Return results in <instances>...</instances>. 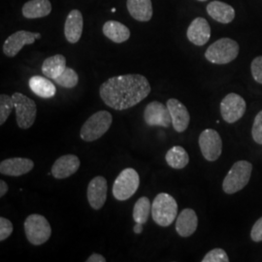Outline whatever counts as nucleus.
<instances>
[{
  "label": "nucleus",
  "mask_w": 262,
  "mask_h": 262,
  "mask_svg": "<svg viewBox=\"0 0 262 262\" xmlns=\"http://www.w3.org/2000/svg\"><path fill=\"white\" fill-rule=\"evenodd\" d=\"M229 258L223 249H214L204 256L202 262H228Z\"/></svg>",
  "instance_id": "obj_30"
},
{
  "label": "nucleus",
  "mask_w": 262,
  "mask_h": 262,
  "mask_svg": "<svg viewBox=\"0 0 262 262\" xmlns=\"http://www.w3.org/2000/svg\"><path fill=\"white\" fill-rule=\"evenodd\" d=\"M253 165L246 160L237 161L227 173L223 183L225 193L233 194L246 187L250 181Z\"/></svg>",
  "instance_id": "obj_4"
},
{
  "label": "nucleus",
  "mask_w": 262,
  "mask_h": 262,
  "mask_svg": "<svg viewBox=\"0 0 262 262\" xmlns=\"http://www.w3.org/2000/svg\"><path fill=\"white\" fill-rule=\"evenodd\" d=\"M151 88L146 77L140 74L116 76L100 85L99 94L104 103L117 111H123L140 103Z\"/></svg>",
  "instance_id": "obj_1"
},
{
  "label": "nucleus",
  "mask_w": 262,
  "mask_h": 262,
  "mask_svg": "<svg viewBox=\"0 0 262 262\" xmlns=\"http://www.w3.org/2000/svg\"><path fill=\"white\" fill-rule=\"evenodd\" d=\"M252 133L253 140L262 145V111L258 113L254 119Z\"/></svg>",
  "instance_id": "obj_32"
},
{
  "label": "nucleus",
  "mask_w": 262,
  "mask_h": 262,
  "mask_svg": "<svg viewBox=\"0 0 262 262\" xmlns=\"http://www.w3.org/2000/svg\"><path fill=\"white\" fill-rule=\"evenodd\" d=\"M23 15L27 19H39L47 17L52 12L50 0H29L23 6Z\"/></svg>",
  "instance_id": "obj_21"
},
{
  "label": "nucleus",
  "mask_w": 262,
  "mask_h": 262,
  "mask_svg": "<svg viewBox=\"0 0 262 262\" xmlns=\"http://www.w3.org/2000/svg\"><path fill=\"white\" fill-rule=\"evenodd\" d=\"M187 39L196 46L205 45L211 37V28L204 18H196L187 28Z\"/></svg>",
  "instance_id": "obj_17"
},
{
  "label": "nucleus",
  "mask_w": 262,
  "mask_h": 262,
  "mask_svg": "<svg viewBox=\"0 0 262 262\" xmlns=\"http://www.w3.org/2000/svg\"><path fill=\"white\" fill-rule=\"evenodd\" d=\"M143 225H144L136 223V225H134V227H133V231H134L135 234H141L143 232V229H144Z\"/></svg>",
  "instance_id": "obj_37"
},
{
  "label": "nucleus",
  "mask_w": 262,
  "mask_h": 262,
  "mask_svg": "<svg viewBox=\"0 0 262 262\" xmlns=\"http://www.w3.org/2000/svg\"><path fill=\"white\" fill-rule=\"evenodd\" d=\"M9 187L7 185V183L3 180L0 181V197H3L7 192H8Z\"/></svg>",
  "instance_id": "obj_36"
},
{
  "label": "nucleus",
  "mask_w": 262,
  "mask_h": 262,
  "mask_svg": "<svg viewBox=\"0 0 262 262\" xmlns=\"http://www.w3.org/2000/svg\"><path fill=\"white\" fill-rule=\"evenodd\" d=\"M29 89L42 98H52L56 95V88L49 79L42 76H33L28 81Z\"/></svg>",
  "instance_id": "obj_24"
},
{
  "label": "nucleus",
  "mask_w": 262,
  "mask_h": 262,
  "mask_svg": "<svg viewBox=\"0 0 262 262\" xmlns=\"http://www.w3.org/2000/svg\"><path fill=\"white\" fill-rule=\"evenodd\" d=\"M144 121L149 126L169 127L172 123V119L167 105L159 101H152L148 104L144 111Z\"/></svg>",
  "instance_id": "obj_12"
},
{
  "label": "nucleus",
  "mask_w": 262,
  "mask_h": 262,
  "mask_svg": "<svg viewBox=\"0 0 262 262\" xmlns=\"http://www.w3.org/2000/svg\"><path fill=\"white\" fill-rule=\"evenodd\" d=\"M34 167L33 160L25 158L4 159L0 163V173L5 176L19 177L28 174Z\"/></svg>",
  "instance_id": "obj_14"
},
{
  "label": "nucleus",
  "mask_w": 262,
  "mask_h": 262,
  "mask_svg": "<svg viewBox=\"0 0 262 262\" xmlns=\"http://www.w3.org/2000/svg\"><path fill=\"white\" fill-rule=\"evenodd\" d=\"M56 84L66 89H73L78 84L79 76L70 67H66L64 71L54 80Z\"/></svg>",
  "instance_id": "obj_28"
},
{
  "label": "nucleus",
  "mask_w": 262,
  "mask_h": 262,
  "mask_svg": "<svg viewBox=\"0 0 262 262\" xmlns=\"http://www.w3.org/2000/svg\"><path fill=\"white\" fill-rule=\"evenodd\" d=\"M199 147L203 157L209 161H215L222 155L223 141L217 131L208 128L199 136Z\"/></svg>",
  "instance_id": "obj_9"
},
{
  "label": "nucleus",
  "mask_w": 262,
  "mask_h": 262,
  "mask_svg": "<svg viewBox=\"0 0 262 262\" xmlns=\"http://www.w3.org/2000/svg\"><path fill=\"white\" fill-rule=\"evenodd\" d=\"M198 1H206V0H198Z\"/></svg>",
  "instance_id": "obj_38"
},
{
  "label": "nucleus",
  "mask_w": 262,
  "mask_h": 262,
  "mask_svg": "<svg viewBox=\"0 0 262 262\" xmlns=\"http://www.w3.org/2000/svg\"><path fill=\"white\" fill-rule=\"evenodd\" d=\"M25 232L29 243L40 246L50 239L52 227L44 215L32 214L25 221Z\"/></svg>",
  "instance_id": "obj_7"
},
{
  "label": "nucleus",
  "mask_w": 262,
  "mask_h": 262,
  "mask_svg": "<svg viewBox=\"0 0 262 262\" xmlns=\"http://www.w3.org/2000/svg\"><path fill=\"white\" fill-rule=\"evenodd\" d=\"M108 184L102 176L94 177L88 186L86 197L89 204L94 210H100L107 199Z\"/></svg>",
  "instance_id": "obj_13"
},
{
  "label": "nucleus",
  "mask_w": 262,
  "mask_h": 262,
  "mask_svg": "<svg viewBox=\"0 0 262 262\" xmlns=\"http://www.w3.org/2000/svg\"><path fill=\"white\" fill-rule=\"evenodd\" d=\"M140 185V177L133 168H125L119 174L113 185V195L119 201H125L133 196Z\"/></svg>",
  "instance_id": "obj_6"
},
{
  "label": "nucleus",
  "mask_w": 262,
  "mask_h": 262,
  "mask_svg": "<svg viewBox=\"0 0 262 262\" xmlns=\"http://www.w3.org/2000/svg\"><path fill=\"white\" fill-rule=\"evenodd\" d=\"M252 74H253V79L262 84V56H257L254 58L252 62Z\"/></svg>",
  "instance_id": "obj_33"
},
{
  "label": "nucleus",
  "mask_w": 262,
  "mask_h": 262,
  "mask_svg": "<svg viewBox=\"0 0 262 262\" xmlns=\"http://www.w3.org/2000/svg\"><path fill=\"white\" fill-rule=\"evenodd\" d=\"M251 237L254 242L262 241V217L253 225L251 231Z\"/></svg>",
  "instance_id": "obj_34"
},
{
  "label": "nucleus",
  "mask_w": 262,
  "mask_h": 262,
  "mask_svg": "<svg viewBox=\"0 0 262 262\" xmlns=\"http://www.w3.org/2000/svg\"><path fill=\"white\" fill-rule=\"evenodd\" d=\"M126 6L131 17L138 21H149L152 17L151 0H127Z\"/></svg>",
  "instance_id": "obj_22"
},
{
  "label": "nucleus",
  "mask_w": 262,
  "mask_h": 262,
  "mask_svg": "<svg viewBox=\"0 0 262 262\" xmlns=\"http://www.w3.org/2000/svg\"><path fill=\"white\" fill-rule=\"evenodd\" d=\"M14 107L13 98L7 94L0 95V125H3L9 118Z\"/></svg>",
  "instance_id": "obj_29"
},
{
  "label": "nucleus",
  "mask_w": 262,
  "mask_h": 262,
  "mask_svg": "<svg viewBox=\"0 0 262 262\" xmlns=\"http://www.w3.org/2000/svg\"><path fill=\"white\" fill-rule=\"evenodd\" d=\"M86 262H106V258L103 255L95 253L90 255V257L86 259Z\"/></svg>",
  "instance_id": "obj_35"
},
{
  "label": "nucleus",
  "mask_w": 262,
  "mask_h": 262,
  "mask_svg": "<svg viewBox=\"0 0 262 262\" xmlns=\"http://www.w3.org/2000/svg\"><path fill=\"white\" fill-rule=\"evenodd\" d=\"M166 162L170 167L174 169L185 168L189 162L187 150L181 146H175L166 152Z\"/></svg>",
  "instance_id": "obj_26"
},
{
  "label": "nucleus",
  "mask_w": 262,
  "mask_h": 262,
  "mask_svg": "<svg viewBox=\"0 0 262 262\" xmlns=\"http://www.w3.org/2000/svg\"><path fill=\"white\" fill-rule=\"evenodd\" d=\"M81 161L75 155H66L56 159L51 173L56 179L62 180L75 174L80 168Z\"/></svg>",
  "instance_id": "obj_15"
},
{
  "label": "nucleus",
  "mask_w": 262,
  "mask_h": 262,
  "mask_svg": "<svg viewBox=\"0 0 262 262\" xmlns=\"http://www.w3.org/2000/svg\"><path fill=\"white\" fill-rule=\"evenodd\" d=\"M167 108L171 115L174 129L180 133L184 132L187 129L190 121V116L187 107L181 103L178 99L170 98L167 101Z\"/></svg>",
  "instance_id": "obj_16"
},
{
  "label": "nucleus",
  "mask_w": 262,
  "mask_h": 262,
  "mask_svg": "<svg viewBox=\"0 0 262 262\" xmlns=\"http://www.w3.org/2000/svg\"><path fill=\"white\" fill-rule=\"evenodd\" d=\"M239 54L237 42L230 38H222L207 49V59L215 64H226L234 60Z\"/></svg>",
  "instance_id": "obj_5"
},
{
  "label": "nucleus",
  "mask_w": 262,
  "mask_h": 262,
  "mask_svg": "<svg viewBox=\"0 0 262 262\" xmlns=\"http://www.w3.org/2000/svg\"><path fill=\"white\" fill-rule=\"evenodd\" d=\"M17 117V124L21 129L30 128L35 122L37 107L34 100L20 93L12 95Z\"/></svg>",
  "instance_id": "obj_8"
},
{
  "label": "nucleus",
  "mask_w": 262,
  "mask_h": 262,
  "mask_svg": "<svg viewBox=\"0 0 262 262\" xmlns=\"http://www.w3.org/2000/svg\"><path fill=\"white\" fill-rule=\"evenodd\" d=\"M178 213V204L175 198L168 193L161 192L155 197L151 204V216L157 225L167 227L175 221Z\"/></svg>",
  "instance_id": "obj_2"
},
{
  "label": "nucleus",
  "mask_w": 262,
  "mask_h": 262,
  "mask_svg": "<svg viewBox=\"0 0 262 262\" xmlns=\"http://www.w3.org/2000/svg\"><path fill=\"white\" fill-rule=\"evenodd\" d=\"M36 39H41L40 33H34L27 30H19L7 38L3 44V53L6 56L15 57L26 45H30Z\"/></svg>",
  "instance_id": "obj_10"
},
{
  "label": "nucleus",
  "mask_w": 262,
  "mask_h": 262,
  "mask_svg": "<svg viewBox=\"0 0 262 262\" xmlns=\"http://www.w3.org/2000/svg\"><path fill=\"white\" fill-rule=\"evenodd\" d=\"M112 122L113 117L111 113L107 111L94 113L83 124L80 131V137L84 142L98 140L109 130Z\"/></svg>",
  "instance_id": "obj_3"
},
{
  "label": "nucleus",
  "mask_w": 262,
  "mask_h": 262,
  "mask_svg": "<svg viewBox=\"0 0 262 262\" xmlns=\"http://www.w3.org/2000/svg\"><path fill=\"white\" fill-rule=\"evenodd\" d=\"M150 199L148 197H140L133 208V220L137 224L145 225L150 216Z\"/></svg>",
  "instance_id": "obj_27"
},
{
  "label": "nucleus",
  "mask_w": 262,
  "mask_h": 262,
  "mask_svg": "<svg viewBox=\"0 0 262 262\" xmlns=\"http://www.w3.org/2000/svg\"><path fill=\"white\" fill-rule=\"evenodd\" d=\"M247 105L243 97L238 94H229L221 103V114L225 122L233 123L243 117Z\"/></svg>",
  "instance_id": "obj_11"
},
{
  "label": "nucleus",
  "mask_w": 262,
  "mask_h": 262,
  "mask_svg": "<svg viewBox=\"0 0 262 262\" xmlns=\"http://www.w3.org/2000/svg\"><path fill=\"white\" fill-rule=\"evenodd\" d=\"M13 230H14V227L9 220L1 216L0 217V241L3 242L7 238H9Z\"/></svg>",
  "instance_id": "obj_31"
},
{
  "label": "nucleus",
  "mask_w": 262,
  "mask_h": 262,
  "mask_svg": "<svg viewBox=\"0 0 262 262\" xmlns=\"http://www.w3.org/2000/svg\"><path fill=\"white\" fill-rule=\"evenodd\" d=\"M207 13L212 19L221 24H229L235 18V10L232 6L222 1H212L207 6Z\"/></svg>",
  "instance_id": "obj_20"
},
{
  "label": "nucleus",
  "mask_w": 262,
  "mask_h": 262,
  "mask_svg": "<svg viewBox=\"0 0 262 262\" xmlns=\"http://www.w3.org/2000/svg\"><path fill=\"white\" fill-rule=\"evenodd\" d=\"M83 27L84 20L82 13L79 10H72L68 14L64 25V35L66 40L71 44L77 43L82 37Z\"/></svg>",
  "instance_id": "obj_18"
},
{
  "label": "nucleus",
  "mask_w": 262,
  "mask_h": 262,
  "mask_svg": "<svg viewBox=\"0 0 262 262\" xmlns=\"http://www.w3.org/2000/svg\"><path fill=\"white\" fill-rule=\"evenodd\" d=\"M198 219L192 209H185L176 221V231L182 237H188L196 231Z\"/></svg>",
  "instance_id": "obj_19"
},
{
  "label": "nucleus",
  "mask_w": 262,
  "mask_h": 262,
  "mask_svg": "<svg viewBox=\"0 0 262 262\" xmlns=\"http://www.w3.org/2000/svg\"><path fill=\"white\" fill-rule=\"evenodd\" d=\"M103 34L114 43L121 44L130 37V30L122 23L108 20L104 24Z\"/></svg>",
  "instance_id": "obj_23"
},
{
  "label": "nucleus",
  "mask_w": 262,
  "mask_h": 262,
  "mask_svg": "<svg viewBox=\"0 0 262 262\" xmlns=\"http://www.w3.org/2000/svg\"><path fill=\"white\" fill-rule=\"evenodd\" d=\"M66 68V59L62 55L50 56L43 61L42 72L49 79L55 80Z\"/></svg>",
  "instance_id": "obj_25"
}]
</instances>
